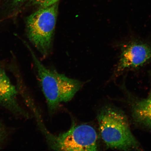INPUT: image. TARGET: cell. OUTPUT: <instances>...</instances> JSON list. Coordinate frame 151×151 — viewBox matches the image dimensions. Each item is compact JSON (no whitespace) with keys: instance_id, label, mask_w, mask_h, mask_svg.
Segmentation results:
<instances>
[{"instance_id":"30bf717a","label":"cell","mask_w":151,"mask_h":151,"mask_svg":"<svg viewBox=\"0 0 151 151\" xmlns=\"http://www.w3.org/2000/svg\"><path fill=\"white\" fill-rule=\"evenodd\" d=\"M24 0H14L13 4L14 6H17L23 2Z\"/></svg>"},{"instance_id":"ba28073f","label":"cell","mask_w":151,"mask_h":151,"mask_svg":"<svg viewBox=\"0 0 151 151\" xmlns=\"http://www.w3.org/2000/svg\"><path fill=\"white\" fill-rule=\"evenodd\" d=\"M60 0H32L33 4L39 6L41 8L45 7L58 3Z\"/></svg>"},{"instance_id":"3957f363","label":"cell","mask_w":151,"mask_h":151,"mask_svg":"<svg viewBox=\"0 0 151 151\" xmlns=\"http://www.w3.org/2000/svg\"><path fill=\"white\" fill-rule=\"evenodd\" d=\"M58 10L57 3L39 9L26 19L28 39L44 57L48 56L52 50Z\"/></svg>"},{"instance_id":"52a82bcc","label":"cell","mask_w":151,"mask_h":151,"mask_svg":"<svg viewBox=\"0 0 151 151\" xmlns=\"http://www.w3.org/2000/svg\"><path fill=\"white\" fill-rule=\"evenodd\" d=\"M133 113L138 121L151 127V97L138 102Z\"/></svg>"},{"instance_id":"7a4b0ae2","label":"cell","mask_w":151,"mask_h":151,"mask_svg":"<svg viewBox=\"0 0 151 151\" xmlns=\"http://www.w3.org/2000/svg\"><path fill=\"white\" fill-rule=\"evenodd\" d=\"M97 119L101 138L109 148L122 150L139 148L127 118L120 111L106 107L99 113Z\"/></svg>"},{"instance_id":"5b68a950","label":"cell","mask_w":151,"mask_h":151,"mask_svg":"<svg viewBox=\"0 0 151 151\" xmlns=\"http://www.w3.org/2000/svg\"><path fill=\"white\" fill-rule=\"evenodd\" d=\"M151 59V47L146 43L132 41L123 45L116 71L141 67Z\"/></svg>"},{"instance_id":"277c9868","label":"cell","mask_w":151,"mask_h":151,"mask_svg":"<svg viewBox=\"0 0 151 151\" xmlns=\"http://www.w3.org/2000/svg\"><path fill=\"white\" fill-rule=\"evenodd\" d=\"M98 137L94 128L88 124L73 125L68 131L54 136L48 142L54 150L62 151L97 150Z\"/></svg>"},{"instance_id":"8992f818","label":"cell","mask_w":151,"mask_h":151,"mask_svg":"<svg viewBox=\"0 0 151 151\" xmlns=\"http://www.w3.org/2000/svg\"><path fill=\"white\" fill-rule=\"evenodd\" d=\"M19 91L12 84L4 68L0 65V106L14 115L28 119L30 116L19 103Z\"/></svg>"},{"instance_id":"9c48e42d","label":"cell","mask_w":151,"mask_h":151,"mask_svg":"<svg viewBox=\"0 0 151 151\" xmlns=\"http://www.w3.org/2000/svg\"><path fill=\"white\" fill-rule=\"evenodd\" d=\"M7 134H8L5 126L0 122V147L6 139Z\"/></svg>"},{"instance_id":"6da1fadb","label":"cell","mask_w":151,"mask_h":151,"mask_svg":"<svg viewBox=\"0 0 151 151\" xmlns=\"http://www.w3.org/2000/svg\"><path fill=\"white\" fill-rule=\"evenodd\" d=\"M23 42L31 54L49 110L53 112L61 103L70 101L82 88L83 83L47 68L40 61L29 45L25 41Z\"/></svg>"}]
</instances>
